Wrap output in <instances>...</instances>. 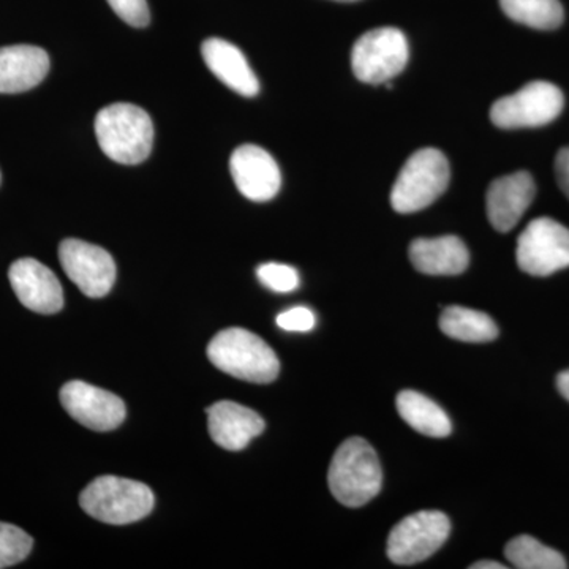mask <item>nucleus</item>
I'll list each match as a JSON object with an SVG mask.
<instances>
[{
    "label": "nucleus",
    "mask_w": 569,
    "mask_h": 569,
    "mask_svg": "<svg viewBox=\"0 0 569 569\" xmlns=\"http://www.w3.org/2000/svg\"><path fill=\"white\" fill-rule=\"evenodd\" d=\"M383 473L372 445L365 438L343 441L332 458L328 485L339 503L348 508L365 507L380 493Z\"/></svg>",
    "instance_id": "nucleus-1"
},
{
    "label": "nucleus",
    "mask_w": 569,
    "mask_h": 569,
    "mask_svg": "<svg viewBox=\"0 0 569 569\" xmlns=\"http://www.w3.org/2000/svg\"><path fill=\"white\" fill-rule=\"evenodd\" d=\"M208 358L217 369L250 383H271L280 372L274 350L261 337L242 328L224 329L213 336Z\"/></svg>",
    "instance_id": "nucleus-2"
},
{
    "label": "nucleus",
    "mask_w": 569,
    "mask_h": 569,
    "mask_svg": "<svg viewBox=\"0 0 569 569\" xmlns=\"http://www.w3.org/2000/svg\"><path fill=\"white\" fill-rule=\"evenodd\" d=\"M96 134L104 156L121 164H138L152 151L151 116L132 103H112L96 118Z\"/></svg>",
    "instance_id": "nucleus-3"
},
{
    "label": "nucleus",
    "mask_w": 569,
    "mask_h": 569,
    "mask_svg": "<svg viewBox=\"0 0 569 569\" xmlns=\"http://www.w3.org/2000/svg\"><path fill=\"white\" fill-rule=\"evenodd\" d=\"M81 508L100 522L127 526L149 516L153 493L148 486L133 479L100 477L82 490Z\"/></svg>",
    "instance_id": "nucleus-4"
},
{
    "label": "nucleus",
    "mask_w": 569,
    "mask_h": 569,
    "mask_svg": "<svg viewBox=\"0 0 569 569\" xmlns=\"http://www.w3.org/2000/svg\"><path fill=\"white\" fill-rule=\"evenodd\" d=\"M449 176L443 152L432 148L415 152L397 176L391 190L392 208L400 213L421 211L443 194Z\"/></svg>",
    "instance_id": "nucleus-5"
},
{
    "label": "nucleus",
    "mask_w": 569,
    "mask_h": 569,
    "mask_svg": "<svg viewBox=\"0 0 569 569\" xmlns=\"http://www.w3.org/2000/svg\"><path fill=\"white\" fill-rule=\"evenodd\" d=\"M408 62V41L396 28H378L366 32L351 51V67L359 81L387 84Z\"/></svg>",
    "instance_id": "nucleus-6"
},
{
    "label": "nucleus",
    "mask_w": 569,
    "mask_h": 569,
    "mask_svg": "<svg viewBox=\"0 0 569 569\" xmlns=\"http://www.w3.org/2000/svg\"><path fill=\"white\" fill-rule=\"evenodd\" d=\"M563 93L548 81H533L512 96L497 100L490 108V121L500 129L541 127L559 118Z\"/></svg>",
    "instance_id": "nucleus-7"
},
{
    "label": "nucleus",
    "mask_w": 569,
    "mask_h": 569,
    "mask_svg": "<svg viewBox=\"0 0 569 569\" xmlns=\"http://www.w3.org/2000/svg\"><path fill=\"white\" fill-rule=\"evenodd\" d=\"M519 268L530 276L546 277L569 268V230L557 220L539 217L518 239Z\"/></svg>",
    "instance_id": "nucleus-8"
},
{
    "label": "nucleus",
    "mask_w": 569,
    "mask_h": 569,
    "mask_svg": "<svg viewBox=\"0 0 569 569\" xmlns=\"http://www.w3.org/2000/svg\"><path fill=\"white\" fill-rule=\"evenodd\" d=\"M451 531L448 516L419 511L400 520L388 538V557L396 565L421 563L447 542Z\"/></svg>",
    "instance_id": "nucleus-9"
},
{
    "label": "nucleus",
    "mask_w": 569,
    "mask_h": 569,
    "mask_svg": "<svg viewBox=\"0 0 569 569\" xmlns=\"http://www.w3.org/2000/svg\"><path fill=\"white\" fill-rule=\"evenodd\" d=\"M59 260L71 282L89 298L110 293L116 282V263L102 247L66 239L59 247Z\"/></svg>",
    "instance_id": "nucleus-10"
},
{
    "label": "nucleus",
    "mask_w": 569,
    "mask_h": 569,
    "mask_svg": "<svg viewBox=\"0 0 569 569\" xmlns=\"http://www.w3.org/2000/svg\"><path fill=\"white\" fill-rule=\"evenodd\" d=\"M61 403L74 421L97 432L116 429L126 419L121 397L84 381L74 380L63 385Z\"/></svg>",
    "instance_id": "nucleus-11"
},
{
    "label": "nucleus",
    "mask_w": 569,
    "mask_h": 569,
    "mask_svg": "<svg viewBox=\"0 0 569 569\" xmlns=\"http://www.w3.org/2000/svg\"><path fill=\"white\" fill-rule=\"evenodd\" d=\"M230 170L239 192L257 203L272 200L282 186L279 164L260 146H239L231 156Z\"/></svg>",
    "instance_id": "nucleus-12"
},
{
    "label": "nucleus",
    "mask_w": 569,
    "mask_h": 569,
    "mask_svg": "<svg viewBox=\"0 0 569 569\" xmlns=\"http://www.w3.org/2000/svg\"><path fill=\"white\" fill-rule=\"evenodd\" d=\"M9 279L22 306L43 316L63 307V290L58 277L33 258H21L10 266Z\"/></svg>",
    "instance_id": "nucleus-13"
},
{
    "label": "nucleus",
    "mask_w": 569,
    "mask_h": 569,
    "mask_svg": "<svg viewBox=\"0 0 569 569\" xmlns=\"http://www.w3.org/2000/svg\"><path fill=\"white\" fill-rule=\"evenodd\" d=\"M537 187L527 171L498 178L490 183L486 206L489 222L500 233L511 231L535 200Z\"/></svg>",
    "instance_id": "nucleus-14"
},
{
    "label": "nucleus",
    "mask_w": 569,
    "mask_h": 569,
    "mask_svg": "<svg viewBox=\"0 0 569 569\" xmlns=\"http://www.w3.org/2000/svg\"><path fill=\"white\" fill-rule=\"evenodd\" d=\"M213 443L228 451H241L263 432L264 419L241 403L222 400L206 410Z\"/></svg>",
    "instance_id": "nucleus-15"
},
{
    "label": "nucleus",
    "mask_w": 569,
    "mask_h": 569,
    "mask_svg": "<svg viewBox=\"0 0 569 569\" xmlns=\"http://www.w3.org/2000/svg\"><path fill=\"white\" fill-rule=\"evenodd\" d=\"M50 71L47 51L32 44L0 48V93L31 91Z\"/></svg>",
    "instance_id": "nucleus-16"
},
{
    "label": "nucleus",
    "mask_w": 569,
    "mask_h": 569,
    "mask_svg": "<svg viewBox=\"0 0 569 569\" xmlns=\"http://www.w3.org/2000/svg\"><path fill=\"white\" fill-rule=\"evenodd\" d=\"M201 54L208 69L234 92L244 97H254L260 92V82L252 67L242 51L230 41L208 39L201 47Z\"/></svg>",
    "instance_id": "nucleus-17"
},
{
    "label": "nucleus",
    "mask_w": 569,
    "mask_h": 569,
    "mask_svg": "<svg viewBox=\"0 0 569 569\" xmlns=\"http://www.w3.org/2000/svg\"><path fill=\"white\" fill-rule=\"evenodd\" d=\"M410 260L422 274L458 276L468 268L470 253L458 236H441L411 242Z\"/></svg>",
    "instance_id": "nucleus-18"
},
{
    "label": "nucleus",
    "mask_w": 569,
    "mask_h": 569,
    "mask_svg": "<svg viewBox=\"0 0 569 569\" xmlns=\"http://www.w3.org/2000/svg\"><path fill=\"white\" fill-rule=\"evenodd\" d=\"M397 410L408 426L427 437H448L451 419L443 408L418 391H402L397 396Z\"/></svg>",
    "instance_id": "nucleus-19"
},
{
    "label": "nucleus",
    "mask_w": 569,
    "mask_h": 569,
    "mask_svg": "<svg viewBox=\"0 0 569 569\" xmlns=\"http://www.w3.org/2000/svg\"><path fill=\"white\" fill-rule=\"evenodd\" d=\"M440 329L460 342L485 343L497 339L496 321L488 313L467 307L451 306L440 317Z\"/></svg>",
    "instance_id": "nucleus-20"
},
{
    "label": "nucleus",
    "mask_w": 569,
    "mask_h": 569,
    "mask_svg": "<svg viewBox=\"0 0 569 569\" xmlns=\"http://www.w3.org/2000/svg\"><path fill=\"white\" fill-rule=\"evenodd\" d=\"M500 6L512 21L539 31H552L563 22L560 0H500Z\"/></svg>",
    "instance_id": "nucleus-21"
},
{
    "label": "nucleus",
    "mask_w": 569,
    "mask_h": 569,
    "mask_svg": "<svg viewBox=\"0 0 569 569\" xmlns=\"http://www.w3.org/2000/svg\"><path fill=\"white\" fill-rule=\"evenodd\" d=\"M505 556L519 569H565L567 560L556 549L539 542L537 538L522 535L508 542Z\"/></svg>",
    "instance_id": "nucleus-22"
},
{
    "label": "nucleus",
    "mask_w": 569,
    "mask_h": 569,
    "mask_svg": "<svg viewBox=\"0 0 569 569\" xmlns=\"http://www.w3.org/2000/svg\"><path fill=\"white\" fill-rule=\"evenodd\" d=\"M32 546L31 535L20 527L0 522V569L14 567L28 559Z\"/></svg>",
    "instance_id": "nucleus-23"
},
{
    "label": "nucleus",
    "mask_w": 569,
    "mask_h": 569,
    "mask_svg": "<svg viewBox=\"0 0 569 569\" xmlns=\"http://www.w3.org/2000/svg\"><path fill=\"white\" fill-rule=\"evenodd\" d=\"M258 279L276 293H291L299 287V274L291 266L266 263L257 269Z\"/></svg>",
    "instance_id": "nucleus-24"
},
{
    "label": "nucleus",
    "mask_w": 569,
    "mask_h": 569,
    "mask_svg": "<svg viewBox=\"0 0 569 569\" xmlns=\"http://www.w3.org/2000/svg\"><path fill=\"white\" fill-rule=\"evenodd\" d=\"M108 3L122 21L133 28H146L151 20L146 0H108Z\"/></svg>",
    "instance_id": "nucleus-25"
},
{
    "label": "nucleus",
    "mask_w": 569,
    "mask_h": 569,
    "mask_svg": "<svg viewBox=\"0 0 569 569\" xmlns=\"http://www.w3.org/2000/svg\"><path fill=\"white\" fill-rule=\"evenodd\" d=\"M317 318L307 307H293L277 317V326L288 332H309L316 328Z\"/></svg>",
    "instance_id": "nucleus-26"
},
{
    "label": "nucleus",
    "mask_w": 569,
    "mask_h": 569,
    "mask_svg": "<svg viewBox=\"0 0 569 569\" xmlns=\"http://www.w3.org/2000/svg\"><path fill=\"white\" fill-rule=\"evenodd\" d=\"M556 174L560 189L563 190V193L569 198V148L561 149V151L557 153Z\"/></svg>",
    "instance_id": "nucleus-27"
},
{
    "label": "nucleus",
    "mask_w": 569,
    "mask_h": 569,
    "mask_svg": "<svg viewBox=\"0 0 569 569\" xmlns=\"http://www.w3.org/2000/svg\"><path fill=\"white\" fill-rule=\"evenodd\" d=\"M557 388H559L560 395L569 402V370H565L557 378Z\"/></svg>",
    "instance_id": "nucleus-28"
},
{
    "label": "nucleus",
    "mask_w": 569,
    "mask_h": 569,
    "mask_svg": "<svg viewBox=\"0 0 569 569\" xmlns=\"http://www.w3.org/2000/svg\"><path fill=\"white\" fill-rule=\"evenodd\" d=\"M505 565L498 563V561L482 560L471 565V569H505Z\"/></svg>",
    "instance_id": "nucleus-29"
},
{
    "label": "nucleus",
    "mask_w": 569,
    "mask_h": 569,
    "mask_svg": "<svg viewBox=\"0 0 569 569\" xmlns=\"http://www.w3.org/2000/svg\"><path fill=\"white\" fill-rule=\"evenodd\" d=\"M339 2H356V0H339Z\"/></svg>",
    "instance_id": "nucleus-30"
},
{
    "label": "nucleus",
    "mask_w": 569,
    "mask_h": 569,
    "mask_svg": "<svg viewBox=\"0 0 569 569\" xmlns=\"http://www.w3.org/2000/svg\"><path fill=\"white\" fill-rule=\"evenodd\" d=\"M0 181H2V174H0Z\"/></svg>",
    "instance_id": "nucleus-31"
}]
</instances>
